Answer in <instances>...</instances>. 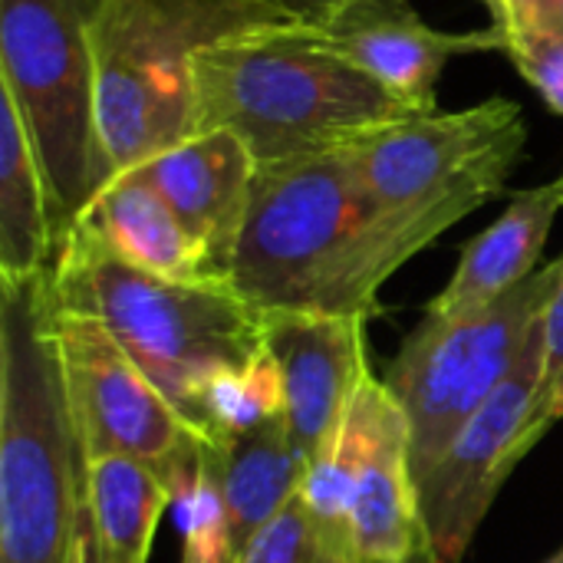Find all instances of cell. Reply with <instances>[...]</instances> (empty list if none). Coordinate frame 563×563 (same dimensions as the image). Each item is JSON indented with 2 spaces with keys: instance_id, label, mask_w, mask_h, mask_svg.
<instances>
[{
  "instance_id": "obj_8",
  "label": "cell",
  "mask_w": 563,
  "mask_h": 563,
  "mask_svg": "<svg viewBox=\"0 0 563 563\" xmlns=\"http://www.w3.org/2000/svg\"><path fill=\"white\" fill-rule=\"evenodd\" d=\"M561 274L563 257H558L495 303L459 317H422L406 336L383 383L409 419L416 478L505 386Z\"/></svg>"
},
{
  "instance_id": "obj_5",
  "label": "cell",
  "mask_w": 563,
  "mask_h": 563,
  "mask_svg": "<svg viewBox=\"0 0 563 563\" xmlns=\"http://www.w3.org/2000/svg\"><path fill=\"white\" fill-rule=\"evenodd\" d=\"M287 23L294 20L264 0H102L92 23L102 178L112 181L195 132L201 49Z\"/></svg>"
},
{
  "instance_id": "obj_4",
  "label": "cell",
  "mask_w": 563,
  "mask_h": 563,
  "mask_svg": "<svg viewBox=\"0 0 563 563\" xmlns=\"http://www.w3.org/2000/svg\"><path fill=\"white\" fill-rule=\"evenodd\" d=\"M412 115L300 23L244 33L195 56L191 135L234 132L257 165L323 152Z\"/></svg>"
},
{
  "instance_id": "obj_13",
  "label": "cell",
  "mask_w": 563,
  "mask_h": 563,
  "mask_svg": "<svg viewBox=\"0 0 563 563\" xmlns=\"http://www.w3.org/2000/svg\"><path fill=\"white\" fill-rule=\"evenodd\" d=\"M303 30L389 89L416 115L435 112V86L449 59L488 49L501 53L495 26L478 33H442L429 26L409 0H353Z\"/></svg>"
},
{
  "instance_id": "obj_17",
  "label": "cell",
  "mask_w": 563,
  "mask_h": 563,
  "mask_svg": "<svg viewBox=\"0 0 563 563\" xmlns=\"http://www.w3.org/2000/svg\"><path fill=\"white\" fill-rule=\"evenodd\" d=\"M208 452L228 515L231 551L238 558L244 544L300 495L310 462L297 449L287 416L241 435L208 442Z\"/></svg>"
},
{
  "instance_id": "obj_28",
  "label": "cell",
  "mask_w": 563,
  "mask_h": 563,
  "mask_svg": "<svg viewBox=\"0 0 563 563\" xmlns=\"http://www.w3.org/2000/svg\"><path fill=\"white\" fill-rule=\"evenodd\" d=\"M482 3H488V10H492V13H495V10L501 7V0H482Z\"/></svg>"
},
{
  "instance_id": "obj_10",
  "label": "cell",
  "mask_w": 563,
  "mask_h": 563,
  "mask_svg": "<svg viewBox=\"0 0 563 563\" xmlns=\"http://www.w3.org/2000/svg\"><path fill=\"white\" fill-rule=\"evenodd\" d=\"M544 379L541 317L505 386L459 429L432 468L416 478L426 538L442 563H462L501 485L551 429Z\"/></svg>"
},
{
  "instance_id": "obj_19",
  "label": "cell",
  "mask_w": 563,
  "mask_h": 563,
  "mask_svg": "<svg viewBox=\"0 0 563 563\" xmlns=\"http://www.w3.org/2000/svg\"><path fill=\"white\" fill-rule=\"evenodd\" d=\"M172 501V488L155 468L125 455L86 459V563H148Z\"/></svg>"
},
{
  "instance_id": "obj_7",
  "label": "cell",
  "mask_w": 563,
  "mask_h": 563,
  "mask_svg": "<svg viewBox=\"0 0 563 563\" xmlns=\"http://www.w3.org/2000/svg\"><path fill=\"white\" fill-rule=\"evenodd\" d=\"M369 218L350 142L257 165L231 284L261 313L313 310L323 280Z\"/></svg>"
},
{
  "instance_id": "obj_15",
  "label": "cell",
  "mask_w": 563,
  "mask_h": 563,
  "mask_svg": "<svg viewBox=\"0 0 563 563\" xmlns=\"http://www.w3.org/2000/svg\"><path fill=\"white\" fill-rule=\"evenodd\" d=\"M563 211V172L551 181L511 198L501 218L472 238L442 294L426 317H459L495 303L538 274V261Z\"/></svg>"
},
{
  "instance_id": "obj_20",
  "label": "cell",
  "mask_w": 563,
  "mask_h": 563,
  "mask_svg": "<svg viewBox=\"0 0 563 563\" xmlns=\"http://www.w3.org/2000/svg\"><path fill=\"white\" fill-rule=\"evenodd\" d=\"M277 416H287L284 386L274 356L264 353L257 363L224 373L208 386L195 416V429L205 442H218L257 429Z\"/></svg>"
},
{
  "instance_id": "obj_26",
  "label": "cell",
  "mask_w": 563,
  "mask_h": 563,
  "mask_svg": "<svg viewBox=\"0 0 563 563\" xmlns=\"http://www.w3.org/2000/svg\"><path fill=\"white\" fill-rule=\"evenodd\" d=\"M563 419V376L558 379V386L551 389V422Z\"/></svg>"
},
{
  "instance_id": "obj_3",
  "label": "cell",
  "mask_w": 563,
  "mask_h": 563,
  "mask_svg": "<svg viewBox=\"0 0 563 563\" xmlns=\"http://www.w3.org/2000/svg\"><path fill=\"white\" fill-rule=\"evenodd\" d=\"M56 307L99 320L195 426L208 386L267 353L264 313L231 280H168L119 257L86 221L49 267Z\"/></svg>"
},
{
  "instance_id": "obj_21",
  "label": "cell",
  "mask_w": 563,
  "mask_h": 563,
  "mask_svg": "<svg viewBox=\"0 0 563 563\" xmlns=\"http://www.w3.org/2000/svg\"><path fill=\"white\" fill-rule=\"evenodd\" d=\"M234 563H366L356 544L313 521L297 495L267 528H261Z\"/></svg>"
},
{
  "instance_id": "obj_22",
  "label": "cell",
  "mask_w": 563,
  "mask_h": 563,
  "mask_svg": "<svg viewBox=\"0 0 563 563\" xmlns=\"http://www.w3.org/2000/svg\"><path fill=\"white\" fill-rule=\"evenodd\" d=\"M501 40V53L515 63V69L525 76L528 86L544 99L551 112L563 115V40L538 30H501L495 26Z\"/></svg>"
},
{
  "instance_id": "obj_25",
  "label": "cell",
  "mask_w": 563,
  "mask_h": 563,
  "mask_svg": "<svg viewBox=\"0 0 563 563\" xmlns=\"http://www.w3.org/2000/svg\"><path fill=\"white\" fill-rule=\"evenodd\" d=\"M264 3L277 7V10L287 13L294 23L310 26V23L327 20L330 13H336L340 7H346V3H353V0H264Z\"/></svg>"
},
{
  "instance_id": "obj_23",
  "label": "cell",
  "mask_w": 563,
  "mask_h": 563,
  "mask_svg": "<svg viewBox=\"0 0 563 563\" xmlns=\"http://www.w3.org/2000/svg\"><path fill=\"white\" fill-rule=\"evenodd\" d=\"M492 26L538 30L563 40V0H501V7L492 13Z\"/></svg>"
},
{
  "instance_id": "obj_29",
  "label": "cell",
  "mask_w": 563,
  "mask_h": 563,
  "mask_svg": "<svg viewBox=\"0 0 563 563\" xmlns=\"http://www.w3.org/2000/svg\"><path fill=\"white\" fill-rule=\"evenodd\" d=\"M544 563H563V548L561 551H558V554H554V558H548V561Z\"/></svg>"
},
{
  "instance_id": "obj_1",
  "label": "cell",
  "mask_w": 563,
  "mask_h": 563,
  "mask_svg": "<svg viewBox=\"0 0 563 563\" xmlns=\"http://www.w3.org/2000/svg\"><path fill=\"white\" fill-rule=\"evenodd\" d=\"M528 148L515 99L412 115L350 142L373 218L346 244L313 310L369 313L383 284L462 218L505 195Z\"/></svg>"
},
{
  "instance_id": "obj_24",
  "label": "cell",
  "mask_w": 563,
  "mask_h": 563,
  "mask_svg": "<svg viewBox=\"0 0 563 563\" xmlns=\"http://www.w3.org/2000/svg\"><path fill=\"white\" fill-rule=\"evenodd\" d=\"M544 369H548L544 396H548V419H551V389L558 386V379L563 376V274L548 310H544Z\"/></svg>"
},
{
  "instance_id": "obj_9",
  "label": "cell",
  "mask_w": 563,
  "mask_h": 563,
  "mask_svg": "<svg viewBox=\"0 0 563 563\" xmlns=\"http://www.w3.org/2000/svg\"><path fill=\"white\" fill-rule=\"evenodd\" d=\"M53 340L86 459L125 455L155 468L175 492L198 472L205 439L142 373L112 333L53 300Z\"/></svg>"
},
{
  "instance_id": "obj_14",
  "label": "cell",
  "mask_w": 563,
  "mask_h": 563,
  "mask_svg": "<svg viewBox=\"0 0 563 563\" xmlns=\"http://www.w3.org/2000/svg\"><path fill=\"white\" fill-rule=\"evenodd\" d=\"M181 224L201 241L214 267L231 280V257L251 205L257 162L247 145L224 129L198 132L175 148L139 165Z\"/></svg>"
},
{
  "instance_id": "obj_11",
  "label": "cell",
  "mask_w": 563,
  "mask_h": 563,
  "mask_svg": "<svg viewBox=\"0 0 563 563\" xmlns=\"http://www.w3.org/2000/svg\"><path fill=\"white\" fill-rule=\"evenodd\" d=\"M366 320L369 313L330 310L264 313V343L280 373L287 426L310 465L330 452L369 379Z\"/></svg>"
},
{
  "instance_id": "obj_2",
  "label": "cell",
  "mask_w": 563,
  "mask_h": 563,
  "mask_svg": "<svg viewBox=\"0 0 563 563\" xmlns=\"http://www.w3.org/2000/svg\"><path fill=\"white\" fill-rule=\"evenodd\" d=\"M86 452L53 340L49 271L0 277V563H86Z\"/></svg>"
},
{
  "instance_id": "obj_6",
  "label": "cell",
  "mask_w": 563,
  "mask_h": 563,
  "mask_svg": "<svg viewBox=\"0 0 563 563\" xmlns=\"http://www.w3.org/2000/svg\"><path fill=\"white\" fill-rule=\"evenodd\" d=\"M102 0H0V86L36 145L63 238L102 188L92 23Z\"/></svg>"
},
{
  "instance_id": "obj_12",
  "label": "cell",
  "mask_w": 563,
  "mask_h": 563,
  "mask_svg": "<svg viewBox=\"0 0 563 563\" xmlns=\"http://www.w3.org/2000/svg\"><path fill=\"white\" fill-rule=\"evenodd\" d=\"M353 465L350 528L366 563H399L429 544L412 468L409 419L369 373L336 435Z\"/></svg>"
},
{
  "instance_id": "obj_27",
  "label": "cell",
  "mask_w": 563,
  "mask_h": 563,
  "mask_svg": "<svg viewBox=\"0 0 563 563\" xmlns=\"http://www.w3.org/2000/svg\"><path fill=\"white\" fill-rule=\"evenodd\" d=\"M399 563H442V561H439V554L432 551V544H426L422 551H416L412 558H406V561H399Z\"/></svg>"
},
{
  "instance_id": "obj_18",
  "label": "cell",
  "mask_w": 563,
  "mask_h": 563,
  "mask_svg": "<svg viewBox=\"0 0 563 563\" xmlns=\"http://www.w3.org/2000/svg\"><path fill=\"white\" fill-rule=\"evenodd\" d=\"M63 244L30 129L0 86V277L46 274Z\"/></svg>"
},
{
  "instance_id": "obj_16",
  "label": "cell",
  "mask_w": 563,
  "mask_h": 563,
  "mask_svg": "<svg viewBox=\"0 0 563 563\" xmlns=\"http://www.w3.org/2000/svg\"><path fill=\"white\" fill-rule=\"evenodd\" d=\"M76 221H86L119 257L148 274L191 284L228 280L139 168L106 181Z\"/></svg>"
}]
</instances>
